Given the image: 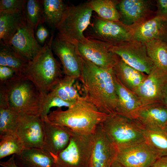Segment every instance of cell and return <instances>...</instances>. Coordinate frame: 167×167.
I'll use <instances>...</instances> for the list:
<instances>
[{
  "label": "cell",
  "instance_id": "1",
  "mask_svg": "<svg viewBox=\"0 0 167 167\" xmlns=\"http://www.w3.org/2000/svg\"><path fill=\"white\" fill-rule=\"evenodd\" d=\"M79 57L81 72L79 79L82 84L83 97L103 113L118 114L119 100L113 69H102Z\"/></svg>",
  "mask_w": 167,
  "mask_h": 167
},
{
  "label": "cell",
  "instance_id": "2",
  "mask_svg": "<svg viewBox=\"0 0 167 167\" xmlns=\"http://www.w3.org/2000/svg\"><path fill=\"white\" fill-rule=\"evenodd\" d=\"M108 115L81 96L67 110L58 108L49 113L47 117L51 122L66 126L73 131L90 134Z\"/></svg>",
  "mask_w": 167,
  "mask_h": 167
},
{
  "label": "cell",
  "instance_id": "3",
  "mask_svg": "<svg viewBox=\"0 0 167 167\" xmlns=\"http://www.w3.org/2000/svg\"><path fill=\"white\" fill-rule=\"evenodd\" d=\"M54 38L52 32L49 39L36 55L29 61L23 74L43 95L50 92L63 77L61 65L54 56L51 49Z\"/></svg>",
  "mask_w": 167,
  "mask_h": 167
},
{
  "label": "cell",
  "instance_id": "4",
  "mask_svg": "<svg viewBox=\"0 0 167 167\" xmlns=\"http://www.w3.org/2000/svg\"><path fill=\"white\" fill-rule=\"evenodd\" d=\"M5 90L9 108L18 113L40 116L44 95L23 74L0 82Z\"/></svg>",
  "mask_w": 167,
  "mask_h": 167
},
{
  "label": "cell",
  "instance_id": "5",
  "mask_svg": "<svg viewBox=\"0 0 167 167\" xmlns=\"http://www.w3.org/2000/svg\"><path fill=\"white\" fill-rule=\"evenodd\" d=\"M100 124L118 148L145 141V128L136 119L114 114L107 116Z\"/></svg>",
  "mask_w": 167,
  "mask_h": 167
},
{
  "label": "cell",
  "instance_id": "6",
  "mask_svg": "<svg viewBox=\"0 0 167 167\" xmlns=\"http://www.w3.org/2000/svg\"><path fill=\"white\" fill-rule=\"evenodd\" d=\"M89 2L67 6L56 29L57 36L76 46L86 39L84 32L90 24L93 11Z\"/></svg>",
  "mask_w": 167,
  "mask_h": 167
},
{
  "label": "cell",
  "instance_id": "7",
  "mask_svg": "<svg viewBox=\"0 0 167 167\" xmlns=\"http://www.w3.org/2000/svg\"><path fill=\"white\" fill-rule=\"evenodd\" d=\"M92 134L73 131L69 143L55 158L56 167H90Z\"/></svg>",
  "mask_w": 167,
  "mask_h": 167
},
{
  "label": "cell",
  "instance_id": "8",
  "mask_svg": "<svg viewBox=\"0 0 167 167\" xmlns=\"http://www.w3.org/2000/svg\"><path fill=\"white\" fill-rule=\"evenodd\" d=\"M109 49L127 64L147 75L154 67L148 55L145 43L131 40L111 45Z\"/></svg>",
  "mask_w": 167,
  "mask_h": 167
},
{
  "label": "cell",
  "instance_id": "9",
  "mask_svg": "<svg viewBox=\"0 0 167 167\" xmlns=\"http://www.w3.org/2000/svg\"><path fill=\"white\" fill-rule=\"evenodd\" d=\"M111 45L104 41L87 38L76 45L77 54L98 67L105 70L112 69L119 57L111 51Z\"/></svg>",
  "mask_w": 167,
  "mask_h": 167
},
{
  "label": "cell",
  "instance_id": "10",
  "mask_svg": "<svg viewBox=\"0 0 167 167\" xmlns=\"http://www.w3.org/2000/svg\"><path fill=\"white\" fill-rule=\"evenodd\" d=\"M14 133L25 148H43L44 120L40 116L19 113Z\"/></svg>",
  "mask_w": 167,
  "mask_h": 167
},
{
  "label": "cell",
  "instance_id": "11",
  "mask_svg": "<svg viewBox=\"0 0 167 167\" xmlns=\"http://www.w3.org/2000/svg\"><path fill=\"white\" fill-rule=\"evenodd\" d=\"M90 37L115 45L132 40V29L121 21H113L96 17L92 26Z\"/></svg>",
  "mask_w": 167,
  "mask_h": 167
},
{
  "label": "cell",
  "instance_id": "12",
  "mask_svg": "<svg viewBox=\"0 0 167 167\" xmlns=\"http://www.w3.org/2000/svg\"><path fill=\"white\" fill-rule=\"evenodd\" d=\"M117 152V147L100 124L92 133L90 167H111L115 161Z\"/></svg>",
  "mask_w": 167,
  "mask_h": 167
},
{
  "label": "cell",
  "instance_id": "13",
  "mask_svg": "<svg viewBox=\"0 0 167 167\" xmlns=\"http://www.w3.org/2000/svg\"><path fill=\"white\" fill-rule=\"evenodd\" d=\"M152 1L118 0L117 8L120 13V21L132 29L156 16Z\"/></svg>",
  "mask_w": 167,
  "mask_h": 167
},
{
  "label": "cell",
  "instance_id": "14",
  "mask_svg": "<svg viewBox=\"0 0 167 167\" xmlns=\"http://www.w3.org/2000/svg\"><path fill=\"white\" fill-rule=\"evenodd\" d=\"M167 83V72L154 66L134 93L142 106L161 102L164 87Z\"/></svg>",
  "mask_w": 167,
  "mask_h": 167
},
{
  "label": "cell",
  "instance_id": "15",
  "mask_svg": "<svg viewBox=\"0 0 167 167\" xmlns=\"http://www.w3.org/2000/svg\"><path fill=\"white\" fill-rule=\"evenodd\" d=\"M159 157L145 141L118 148L115 161L124 167H148Z\"/></svg>",
  "mask_w": 167,
  "mask_h": 167
},
{
  "label": "cell",
  "instance_id": "16",
  "mask_svg": "<svg viewBox=\"0 0 167 167\" xmlns=\"http://www.w3.org/2000/svg\"><path fill=\"white\" fill-rule=\"evenodd\" d=\"M51 46L52 51L61 62L65 75L76 79H79L81 72V63L76 46L57 36L53 38Z\"/></svg>",
  "mask_w": 167,
  "mask_h": 167
},
{
  "label": "cell",
  "instance_id": "17",
  "mask_svg": "<svg viewBox=\"0 0 167 167\" xmlns=\"http://www.w3.org/2000/svg\"><path fill=\"white\" fill-rule=\"evenodd\" d=\"M43 148L55 158L68 144L73 131L63 126L54 123L47 118L44 120Z\"/></svg>",
  "mask_w": 167,
  "mask_h": 167
},
{
  "label": "cell",
  "instance_id": "18",
  "mask_svg": "<svg viewBox=\"0 0 167 167\" xmlns=\"http://www.w3.org/2000/svg\"><path fill=\"white\" fill-rule=\"evenodd\" d=\"M34 32V29L26 19L9 44L29 60H32L42 47L37 41Z\"/></svg>",
  "mask_w": 167,
  "mask_h": 167
},
{
  "label": "cell",
  "instance_id": "19",
  "mask_svg": "<svg viewBox=\"0 0 167 167\" xmlns=\"http://www.w3.org/2000/svg\"><path fill=\"white\" fill-rule=\"evenodd\" d=\"M135 119L145 129L164 130L167 122V108L161 102L142 106Z\"/></svg>",
  "mask_w": 167,
  "mask_h": 167
},
{
  "label": "cell",
  "instance_id": "20",
  "mask_svg": "<svg viewBox=\"0 0 167 167\" xmlns=\"http://www.w3.org/2000/svg\"><path fill=\"white\" fill-rule=\"evenodd\" d=\"M15 160L18 167H56L54 156L43 148H25Z\"/></svg>",
  "mask_w": 167,
  "mask_h": 167
},
{
  "label": "cell",
  "instance_id": "21",
  "mask_svg": "<svg viewBox=\"0 0 167 167\" xmlns=\"http://www.w3.org/2000/svg\"><path fill=\"white\" fill-rule=\"evenodd\" d=\"M113 69L118 81L133 92L147 76L127 64L120 57Z\"/></svg>",
  "mask_w": 167,
  "mask_h": 167
},
{
  "label": "cell",
  "instance_id": "22",
  "mask_svg": "<svg viewBox=\"0 0 167 167\" xmlns=\"http://www.w3.org/2000/svg\"><path fill=\"white\" fill-rule=\"evenodd\" d=\"M115 81L119 100L118 114L135 119L138 111L143 106L140 101L135 93L122 85L115 76Z\"/></svg>",
  "mask_w": 167,
  "mask_h": 167
},
{
  "label": "cell",
  "instance_id": "23",
  "mask_svg": "<svg viewBox=\"0 0 167 167\" xmlns=\"http://www.w3.org/2000/svg\"><path fill=\"white\" fill-rule=\"evenodd\" d=\"M26 21L23 12L0 13V41L9 42Z\"/></svg>",
  "mask_w": 167,
  "mask_h": 167
},
{
  "label": "cell",
  "instance_id": "24",
  "mask_svg": "<svg viewBox=\"0 0 167 167\" xmlns=\"http://www.w3.org/2000/svg\"><path fill=\"white\" fill-rule=\"evenodd\" d=\"M164 19L155 16L133 28L132 40L145 43L159 39Z\"/></svg>",
  "mask_w": 167,
  "mask_h": 167
},
{
  "label": "cell",
  "instance_id": "25",
  "mask_svg": "<svg viewBox=\"0 0 167 167\" xmlns=\"http://www.w3.org/2000/svg\"><path fill=\"white\" fill-rule=\"evenodd\" d=\"M29 61L16 52L11 46L0 41V66L10 67L19 73L23 74Z\"/></svg>",
  "mask_w": 167,
  "mask_h": 167
},
{
  "label": "cell",
  "instance_id": "26",
  "mask_svg": "<svg viewBox=\"0 0 167 167\" xmlns=\"http://www.w3.org/2000/svg\"><path fill=\"white\" fill-rule=\"evenodd\" d=\"M43 20L51 28H57L67 5L62 0H42Z\"/></svg>",
  "mask_w": 167,
  "mask_h": 167
},
{
  "label": "cell",
  "instance_id": "27",
  "mask_svg": "<svg viewBox=\"0 0 167 167\" xmlns=\"http://www.w3.org/2000/svg\"><path fill=\"white\" fill-rule=\"evenodd\" d=\"M148 55L154 66L167 72V44L160 39H153L145 43Z\"/></svg>",
  "mask_w": 167,
  "mask_h": 167
},
{
  "label": "cell",
  "instance_id": "28",
  "mask_svg": "<svg viewBox=\"0 0 167 167\" xmlns=\"http://www.w3.org/2000/svg\"><path fill=\"white\" fill-rule=\"evenodd\" d=\"M76 79L65 75L49 92L62 100L75 103L81 96L75 84Z\"/></svg>",
  "mask_w": 167,
  "mask_h": 167
},
{
  "label": "cell",
  "instance_id": "29",
  "mask_svg": "<svg viewBox=\"0 0 167 167\" xmlns=\"http://www.w3.org/2000/svg\"><path fill=\"white\" fill-rule=\"evenodd\" d=\"M118 1L92 0L89 2L93 11L100 18L106 20L118 21H120L121 16L117 8Z\"/></svg>",
  "mask_w": 167,
  "mask_h": 167
},
{
  "label": "cell",
  "instance_id": "30",
  "mask_svg": "<svg viewBox=\"0 0 167 167\" xmlns=\"http://www.w3.org/2000/svg\"><path fill=\"white\" fill-rule=\"evenodd\" d=\"M145 142L160 157L167 156V133L163 129L145 128Z\"/></svg>",
  "mask_w": 167,
  "mask_h": 167
},
{
  "label": "cell",
  "instance_id": "31",
  "mask_svg": "<svg viewBox=\"0 0 167 167\" xmlns=\"http://www.w3.org/2000/svg\"><path fill=\"white\" fill-rule=\"evenodd\" d=\"M24 14L26 20L35 31L39 25L44 23L42 0H27Z\"/></svg>",
  "mask_w": 167,
  "mask_h": 167
},
{
  "label": "cell",
  "instance_id": "32",
  "mask_svg": "<svg viewBox=\"0 0 167 167\" xmlns=\"http://www.w3.org/2000/svg\"><path fill=\"white\" fill-rule=\"evenodd\" d=\"M25 148L15 133L0 135V159L19 154Z\"/></svg>",
  "mask_w": 167,
  "mask_h": 167
},
{
  "label": "cell",
  "instance_id": "33",
  "mask_svg": "<svg viewBox=\"0 0 167 167\" xmlns=\"http://www.w3.org/2000/svg\"><path fill=\"white\" fill-rule=\"evenodd\" d=\"M18 114L9 108H0V135L14 133Z\"/></svg>",
  "mask_w": 167,
  "mask_h": 167
},
{
  "label": "cell",
  "instance_id": "34",
  "mask_svg": "<svg viewBox=\"0 0 167 167\" xmlns=\"http://www.w3.org/2000/svg\"><path fill=\"white\" fill-rule=\"evenodd\" d=\"M75 103L65 101L50 93L44 95V101L40 117L43 120L47 118L50 109L52 107L68 108L72 106Z\"/></svg>",
  "mask_w": 167,
  "mask_h": 167
},
{
  "label": "cell",
  "instance_id": "35",
  "mask_svg": "<svg viewBox=\"0 0 167 167\" xmlns=\"http://www.w3.org/2000/svg\"><path fill=\"white\" fill-rule=\"evenodd\" d=\"M27 0H0V13L23 12Z\"/></svg>",
  "mask_w": 167,
  "mask_h": 167
},
{
  "label": "cell",
  "instance_id": "36",
  "mask_svg": "<svg viewBox=\"0 0 167 167\" xmlns=\"http://www.w3.org/2000/svg\"><path fill=\"white\" fill-rule=\"evenodd\" d=\"M35 33V38L40 44L44 45L49 35L48 30L42 24L39 25L37 28Z\"/></svg>",
  "mask_w": 167,
  "mask_h": 167
},
{
  "label": "cell",
  "instance_id": "37",
  "mask_svg": "<svg viewBox=\"0 0 167 167\" xmlns=\"http://www.w3.org/2000/svg\"><path fill=\"white\" fill-rule=\"evenodd\" d=\"M17 74H20L10 67L0 66V82H5Z\"/></svg>",
  "mask_w": 167,
  "mask_h": 167
},
{
  "label": "cell",
  "instance_id": "38",
  "mask_svg": "<svg viewBox=\"0 0 167 167\" xmlns=\"http://www.w3.org/2000/svg\"><path fill=\"white\" fill-rule=\"evenodd\" d=\"M156 16L167 19V0H156Z\"/></svg>",
  "mask_w": 167,
  "mask_h": 167
},
{
  "label": "cell",
  "instance_id": "39",
  "mask_svg": "<svg viewBox=\"0 0 167 167\" xmlns=\"http://www.w3.org/2000/svg\"><path fill=\"white\" fill-rule=\"evenodd\" d=\"M148 167H167V156L158 158Z\"/></svg>",
  "mask_w": 167,
  "mask_h": 167
},
{
  "label": "cell",
  "instance_id": "40",
  "mask_svg": "<svg viewBox=\"0 0 167 167\" xmlns=\"http://www.w3.org/2000/svg\"><path fill=\"white\" fill-rule=\"evenodd\" d=\"M0 165L2 167H18L15 161V154L6 161L0 162Z\"/></svg>",
  "mask_w": 167,
  "mask_h": 167
},
{
  "label": "cell",
  "instance_id": "41",
  "mask_svg": "<svg viewBox=\"0 0 167 167\" xmlns=\"http://www.w3.org/2000/svg\"><path fill=\"white\" fill-rule=\"evenodd\" d=\"M159 39L167 44V19L164 22Z\"/></svg>",
  "mask_w": 167,
  "mask_h": 167
},
{
  "label": "cell",
  "instance_id": "42",
  "mask_svg": "<svg viewBox=\"0 0 167 167\" xmlns=\"http://www.w3.org/2000/svg\"><path fill=\"white\" fill-rule=\"evenodd\" d=\"M161 102L167 108V83L165 84L163 90Z\"/></svg>",
  "mask_w": 167,
  "mask_h": 167
},
{
  "label": "cell",
  "instance_id": "43",
  "mask_svg": "<svg viewBox=\"0 0 167 167\" xmlns=\"http://www.w3.org/2000/svg\"><path fill=\"white\" fill-rule=\"evenodd\" d=\"M111 167H124L120 163L115 161Z\"/></svg>",
  "mask_w": 167,
  "mask_h": 167
},
{
  "label": "cell",
  "instance_id": "44",
  "mask_svg": "<svg viewBox=\"0 0 167 167\" xmlns=\"http://www.w3.org/2000/svg\"><path fill=\"white\" fill-rule=\"evenodd\" d=\"M164 130L167 133V122Z\"/></svg>",
  "mask_w": 167,
  "mask_h": 167
}]
</instances>
